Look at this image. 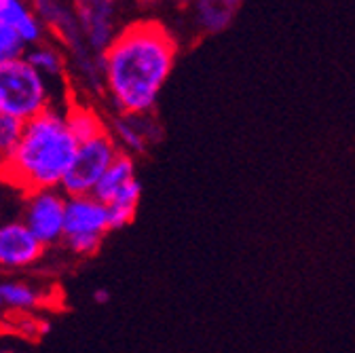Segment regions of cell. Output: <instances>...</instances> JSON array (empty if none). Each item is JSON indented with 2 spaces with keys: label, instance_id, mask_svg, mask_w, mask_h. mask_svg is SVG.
Segmentation results:
<instances>
[{
  "label": "cell",
  "instance_id": "cell-1",
  "mask_svg": "<svg viewBox=\"0 0 355 353\" xmlns=\"http://www.w3.org/2000/svg\"><path fill=\"white\" fill-rule=\"evenodd\" d=\"M175 38L159 21L123 28L102 53L104 87L119 114H150L173 70Z\"/></svg>",
  "mask_w": 355,
  "mask_h": 353
},
{
  "label": "cell",
  "instance_id": "cell-2",
  "mask_svg": "<svg viewBox=\"0 0 355 353\" xmlns=\"http://www.w3.org/2000/svg\"><path fill=\"white\" fill-rule=\"evenodd\" d=\"M76 150L78 140L68 127L66 110L51 106L26 121L17 148L0 163V180L24 195L62 187Z\"/></svg>",
  "mask_w": 355,
  "mask_h": 353
},
{
  "label": "cell",
  "instance_id": "cell-3",
  "mask_svg": "<svg viewBox=\"0 0 355 353\" xmlns=\"http://www.w3.org/2000/svg\"><path fill=\"white\" fill-rule=\"evenodd\" d=\"M51 106V85L24 55L0 64V112L30 121Z\"/></svg>",
  "mask_w": 355,
  "mask_h": 353
},
{
  "label": "cell",
  "instance_id": "cell-4",
  "mask_svg": "<svg viewBox=\"0 0 355 353\" xmlns=\"http://www.w3.org/2000/svg\"><path fill=\"white\" fill-rule=\"evenodd\" d=\"M121 153V146L116 144L110 129L106 134H100L92 140H85L78 144V150L74 155V161L70 169L66 171L62 180V191L66 195H89L94 193L102 175L110 167V163Z\"/></svg>",
  "mask_w": 355,
  "mask_h": 353
},
{
  "label": "cell",
  "instance_id": "cell-5",
  "mask_svg": "<svg viewBox=\"0 0 355 353\" xmlns=\"http://www.w3.org/2000/svg\"><path fill=\"white\" fill-rule=\"evenodd\" d=\"M66 203H68V195L60 187L26 193L24 223L47 248L64 241Z\"/></svg>",
  "mask_w": 355,
  "mask_h": 353
},
{
  "label": "cell",
  "instance_id": "cell-6",
  "mask_svg": "<svg viewBox=\"0 0 355 353\" xmlns=\"http://www.w3.org/2000/svg\"><path fill=\"white\" fill-rule=\"evenodd\" d=\"M110 231L108 205L94 193L68 195L66 203V235L68 237H102Z\"/></svg>",
  "mask_w": 355,
  "mask_h": 353
},
{
  "label": "cell",
  "instance_id": "cell-7",
  "mask_svg": "<svg viewBox=\"0 0 355 353\" xmlns=\"http://www.w3.org/2000/svg\"><path fill=\"white\" fill-rule=\"evenodd\" d=\"M44 246L24 220L0 225V267L3 269H26L36 264Z\"/></svg>",
  "mask_w": 355,
  "mask_h": 353
},
{
  "label": "cell",
  "instance_id": "cell-8",
  "mask_svg": "<svg viewBox=\"0 0 355 353\" xmlns=\"http://www.w3.org/2000/svg\"><path fill=\"white\" fill-rule=\"evenodd\" d=\"M74 9L87 40V47L96 53H104L112 38L116 36L112 0H89V3L78 5Z\"/></svg>",
  "mask_w": 355,
  "mask_h": 353
},
{
  "label": "cell",
  "instance_id": "cell-9",
  "mask_svg": "<svg viewBox=\"0 0 355 353\" xmlns=\"http://www.w3.org/2000/svg\"><path fill=\"white\" fill-rule=\"evenodd\" d=\"M0 21L11 26L28 47L44 40V28L47 26L26 0H0Z\"/></svg>",
  "mask_w": 355,
  "mask_h": 353
},
{
  "label": "cell",
  "instance_id": "cell-10",
  "mask_svg": "<svg viewBox=\"0 0 355 353\" xmlns=\"http://www.w3.org/2000/svg\"><path fill=\"white\" fill-rule=\"evenodd\" d=\"M140 121H142V114H119V119L114 121L112 131H110L116 144L121 146V150H125L133 157L144 155L153 140L150 131H146Z\"/></svg>",
  "mask_w": 355,
  "mask_h": 353
},
{
  "label": "cell",
  "instance_id": "cell-11",
  "mask_svg": "<svg viewBox=\"0 0 355 353\" xmlns=\"http://www.w3.org/2000/svg\"><path fill=\"white\" fill-rule=\"evenodd\" d=\"M133 178H136V161H133V155L121 150L116 159L110 163V167L106 169V173L102 175V180L98 182L94 195L102 199L104 203H110L112 197Z\"/></svg>",
  "mask_w": 355,
  "mask_h": 353
},
{
  "label": "cell",
  "instance_id": "cell-12",
  "mask_svg": "<svg viewBox=\"0 0 355 353\" xmlns=\"http://www.w3.org/2000/svg\"><path fill=\"white\" fill-rule=\"evenodd\" d=\"M239 3L241 0H195L199 26L209 34L222 32L235 19Z\"/></svg>",
  "mask_w": 355,
  "mask_h": 353
},
{
  "label": "cell",
  "instance_id": "cell-13",
  "mask_svg": "<svg viewBox=\"0 0 355 353\" xmlns=\"http://www.w3.org/2000/svg\"><path fill=\"white\" fill-rule=\"evenodd\" d=\"M24 58L44 76L47 80H64L66 78V55L51 42H36L30 45Z\"/></svg>",
  "mask_w": 355,
  "mask_h": 353
},
{
  "label": "cell",
  "instance_id": "cell-14",
  "mask_svg": "<svg viewBox=\"0 0 355 353\" xmlns=\"http://www.w3.org/2000/svg\"><path fill=\"white\" fill-rule=\"evenodd\" d=\"M66 119H68V127L74 134V138L78 140V144L108 131L106 123L92 106L70 104V106H66Z\"/></svg>",
  "mask_w": 355,
  "mask_h": 353
},
{
  "label": "cell",
  "instance_id": "cell-15",
  "mask_svg": "<svg viewBox=\"0 0 355 353\" xmlns=\"http://www.w3.org/2000/svg\"><path fill=\"white\" fill-rule=\"evenodd\" d=\"M0 302L13 309V311L28 313L42 304V292L32 284L9 279L0 284Z\"/></svg>",
  "mask_w": 355,
  "mask_h": 353
},
{
  "label": "cell",
  "instance_id": "cell-16",
  "mask_svg": "<svg viewBox=\"0 0 355 353\" xmlns=\"http://www.w3.org/2000/svg\"><path fill=\"white\" fill-rule=\"evenodd\" d=\"M24 125L26 121L0 112V163L7 161L17 148L24 134Z\"/></svg>",
  "mask_w": 355,
  "mask_h": 353
},
{
  "label": "cell",
  "instance_id": "cell-17",
  "mask_svg": "<svg viewBox=\"0 0 355 353\" xmlns=\"http://www.w3.org/2000/svg\"><path fill=\"white\" fill-rule=\"evenodd\" d=\"M26 49H28V45L24 42V38L11 26L0 21V64L24 55Z\"/></svg>",
  "mask_w": 355,
  "mask_h": 353
},
{
  "label": "cell",
  "instance_id": "cell-18",
  "mask_svg": "<svg viewBox=\"0 0 355 353\" xmlns=\"http://www.w3.org/2000/svg\"><path fill=\"white\" fill-rule=\"evenodd\" d=\"M94 302H98V304H108V302H110V292H108L106 288H98V290L94 292Z\"/></svg>",
  "mask_w": 355,
  "mask_h": 353
},
{
  "label": "cell",
  "instance_id": "cell-19",
  "mask_svg": "<svg viewBox=\"0 0 355 353\" xmlns=\"http://www.w3.org/2000/svg\"><path fill=\"white\" fill-rule=\"evenodd\" d=\"M0 304H3V302H0Z\"/></svg>",
  "mask_w": 355,
  "mask_h": 353
}]
</instances>
